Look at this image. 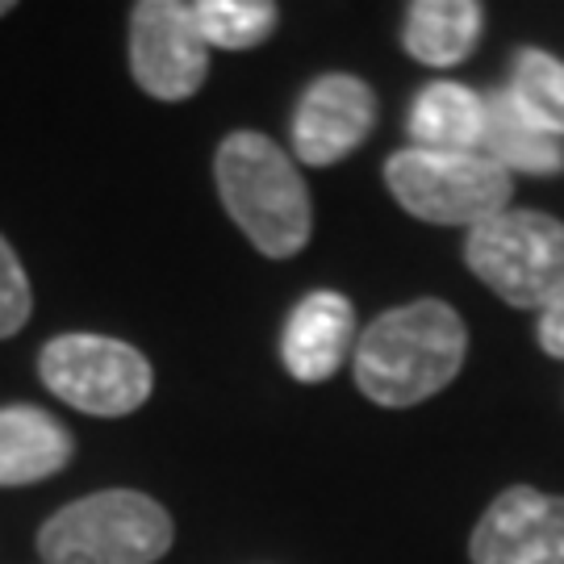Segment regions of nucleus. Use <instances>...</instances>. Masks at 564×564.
Returning a JSON list of instances; mask_svg holds the SVG:
<instances>
[{"instance_id": "nucleus-16", "label": "nucleus", "mask_w": 564, "mask_h": 564, "mask_svg": "<svg viewBox=\"0 0 564 564\" xmlns=\"http://www.w3.org/2000/svg\"><path fill=\"white\" fill-rule=\"evenodd\" d=\"M197 25H202L209 51H251L276 30V4L272 0H202Z\"/></svg>"}, {"instance_id": "nucleus-4", "label": "nucleus", "mask_w": 564, "mask_h": 564, "mask_svg": "<svg viewBox=\"0 0 564 564\" xmlns=\"http://www.w3.org/2000/svg\"><path fill=\"white\" fill-rule=\"evenodd\" d=\"M384 184L405 214L431 226H481L510 209L514 181L485 151L447 155L405 147L384 163Z\"/></svg>"}, {"instance_id": "nucleus-13", "label": "nucleus", "mask_w": 564, "mask_h": 564, "mask_svg": "<svg viewBox=\"0 0 564 564\" xmlns=\"http://www.w3.org/2000/svg\"><path fill=\"white\" fill-rule=\"evenodd\" d=\"M485 155L510 176H556L564 172V142L527 118L519 101L498 88L485 97Z\"/></svg>"}, {"instance_id": "nucleus-10", "label": "nucleus", "mask_w": 564, "mask_h": 564, "mask_svg": "<svg viewBox=\"0 0 564 564\" xmlns=\"http://www.w3.org/2000/svg\"><path fill=\"white\" fill-rule=\"evenodd\" d=\"M356 339V310L335 289L305 293L281 335V360L302 384H323L343 368Z\"/></svg>"}, {"instance_id": "nucleus-12", "label": "nucleus", "mask_w": 564, "mask_h": 564, "mask_svg": "<svg viewBox=\"0 0 564 564\" xmlns=\"http://www.w3.org/2000/svg\"><path fill=\"white\" fill-rule=\"evenodd\" d=\"M410 139L419 151H485V97L452 80L426 84L410 105Z\"/></svg>"}, {"instance_id": "nucleus-2", "label": "nucleus", "mask_w": 564, "mask_h": 564, "mask_svg": "<svg viewBox=\"0 0 564 564\" xmlns=\"http://www.w3.org/2000/svg\"><path fill=\"white\" fill-rule=\"evenodd\" d=\"M214 181L226 214L268 260L297 256L314 230V205L289 151L260 134L235 130L214 155Z\"/></svg>"}, {"instance_id": "nucleus-3", "label": "nucleus", "mask_w": 564, "mask_h": 564, "mask_svg": "<svg viewBox=\"0 0 564 564\" xmlns=\"http://www.w3.org/2000/svg\"><path fill=\"white\" fill-rule=\"evenodd\" d=\"M176 540L172 514L139 489H101L39 527L46 564H155Z\"/></svg>"}, {"instance_id": "nucleus-19", "label": "nucleus", "mask_w": 564, "mask_h": 564, "mask_svg": "<svg viewBox=\"0 0 564 564\" xmlns=\"http://www.w3.org/2000/svg\"><path fill=\"white\" fill-rule=\"evenodd\" d=\"M9 9H13V4H9V0H0V18H4V13H9Z\"/></svg>"}, {"instance_id": "nucleus-18", "label": "nucleus", "mask_w": 564, "mask_h": 564, "mask_svg": "<svg viewBox=\"0 0 564 564\" xmlns=\"http://www.w3.org/2000/svg\"><path fill=\"white\" fill-rule=\"evenodd\" d=\"M540 347L547 356L564 360V284L552 293V302L540 310Z\"/></svg>"}, {"instance_id": "nucleus-1", "label": "nucleus", "mask_w": 564, "mask_h": 564, "mask_svg": "<svg viewBox=\"0 0 564 564\" xmlns=\"http://www.w3.org/2000/svg\"><path fill=\"white\" fill-rule=\"evenodd\" d=\"M468 351L460 314L440 297L381 314L356 343V384L377 405L402 410L435 398L456 381Z\"/></svg>"}, {"instance_id": "nucleus-6", "label": "nucleus", "mask_w": 564, "mask_h": 564, "mask_svg": "<svg viewBox=\"0 0 564 564\" xmlns=\"http://www.w3.org/2000/svg\"><path fill=\"white\" fill-rule=\"evenodd\" d=\"M39 377L59 402L93 419L134 414L155 389L151 360L139 347L109 335H84V330L59 335L42 347Z\"/></svg>"}, {"instance_id": "nucleus-8", "label": "nucleus", "mask_w": 564, "mask_h": 564, "mask_svg": "<svg viewBox=\"0 0 564 564\" xmlns=\"http://www.w3.org/2000/svg\"><path fill=\"white\" fill-rule=\"evenodd\" d=\"M473 564H564V498L535 485L502 489L468 544Z\"/></svg>"}, {"instance_id": "nucleus-11", "label": "nucleus", "mask_w": 564, "mask_h": 564, "mask_svg": "<svg viewBox=\"0 0 564 564\" xmlns=\"http://www.w3.org/2000/svg\"><path fill=\"white\" fill-rule=\"evenodd\" d=\"M76 456L72 431L39 405H0V489L39 485Z\"/></svg>"}, {"instance_id": "nucleus-14", "label": "nucleus", "mask_w": 564, "mask_h": 564, "mask_svg": "<svg viewBox=\"0 0 564 564\" xmlns=\"http://www.w3.org/2000/svg\"><path fill=\"white\" fill-rule=\"evenodd\" d=\"M485 13L477 0H419L405 9L402 46L426 67H456L481 39Z\"/></svg>"}, {"instance_id": "nucleus-7", "label": "nucleus", "mask_w": 564, "mask_h": 564, "mask_svg": "<svg viewBox=\"0 0 564 564\" xmlns=\"http://www.w3.org/2000/svg\"><path fill=\"white\" fill-rule=\"evenodd\" d=\"M130 72L147 97L188 101L209 72V42L197 9L181 0H142L130 9Z\"/></svg>"}, {"instance_id": "nucleus-5", "label": "nucleus", "mask_w": 564, "mask_h": 564, "mask_svg": "<svg viewBox=\"0 0 564 564\" xmlns=\"http://www.w3.org/2000/svg\"><path fill=\"white\" fill-rule=\"evenodd\" d=\"M473 276L514 310H544L564 284V223L540 209H502L464 239Z\"/></svg>"}, {"instance_id": "nucleus-15", "label": "nucleus", "mask_w": 564, "mask_h": 564, "mask_svg": "<svg viewBox=\"0 0 564 564\" xmlns=\"http://www.w3.org/2000/svg\"><path fill=\"white\" fill-rule=\"evenodd\" d=\"M506 93L519 101V109L535 126L564 139V59H556L552 51H540V46H527L514 55Z\"/></svg>"}, {"instance_id": "nucleus-17", "label": "nucleus", "mask_w": 564, "mask_h": 564, "mask_svg": "<svg viewBox=\"0 0 564 564\" xmlns=\"http://www.w3.org/2000/svg\"><path fill=\"white\" fill-rule=\"evenodd\" d=\"M30 310H34L30 276L21 268L18 251L0 235V339H13L21 326L30 323Z\"/></svg>"}, {"instance_id": "nucleus-9", "label": "nucleus", "mask_w": 564, "mask_h": 564, "mask_svg": "<svg viewBox=\"0 0 564 564\" xmlns=\"http://www.w3.org/2000/svg\"><path fill=\"white\" fill-rule=\"evenodd\" d=\"M377 126V97L356 76H323L302 93L293 113V155L310 167L347 160Z\"/></svg>"}]
</instances>
